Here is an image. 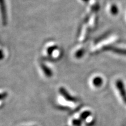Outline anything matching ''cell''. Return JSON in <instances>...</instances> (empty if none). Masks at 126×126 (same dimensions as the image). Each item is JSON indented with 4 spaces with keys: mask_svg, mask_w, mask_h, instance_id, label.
I'll return each instance as SVG.
<instances>
[{
    "mask_svg": "<svg viewBox=\"0 0 126 126\" xmlns=\"http://www.w3.org/2000/svg\"><path fill=\"white\" fill-rule=\"evenodd\" d=\"M105 50H111V51L114 52V53H117V54H119L126 55V49H122V48H116V47H114L109 46V47H105Z\"/></svg>",
    "mask_w": 126,
    "mask_h": 126,
    "instance_id": "3",
    "label": "cell"
},
{
    "mask_svg": "<svg viewBox=\"0 0 126 126\" xmlns=\"http://www.w3.org/2000/svg\"><path fill=\"white\" fill-rule=\"evenodd\" d=\"M3 57H4V55H3L2 51H1V50H0V60L2 59Z\"/></svg>",
    "mask_w": 126,
    "mask_h": 126,
    "instance_id": "12",
    "label": "cell"
},
{
    "mask_svg": "<svg viewBox=\"0 0 126 126\" xmlns=\"http://www.w3.org/2000/svg\"><path fill=\"white\" fill-rule=\"evenodd\" d=\"M91 114V111H84V112H83L82 113L81 115V119H82V120H85L86 119V118H88L89 117V116Z\"/></svg>",
    "mask_w": 126,
    "mask_h": 126,
    "instance_id": "7",
    "label": "cell"
},
{
    "mask_svg": "<svg viewBox=\"0 0 126 126\" xmlns=\"http://www.w3.org/2000/svg\"><path fill=\"white\" fill-rule=\"evenodd\" d=\"M110 12L113 15H117L118 13V8L117 6H116L115 5H113L110 8Z\"/></svg>",
    "mask_w": 126,
    "mask_h": 126,
    "instance_id": "8",
    "label": "cell"
},
{
    "mask_svg": "<svg viewBox=\"0 0 126 126\" xmlns=\"http://www.w3.org/2000/svg\"><path fill=\"white\" fill-rule=\"evenodd\" d=\"M116 85L119 91L120 94L122 97L123 100L126 104V91L124 88L123 82L121 80H118L116 81Z\"/></svg>",
    "mask_w": 126,
    "mask_h": 126,
    "instance_id": "1",
    "label": "cell"
},
{
    "mask_svg": "<svg viewBox=\"0 0 126 126\" xmlns=\"http://www.w3.org/2000/svg\"><path fill=\"white\" fill-rule=\"evenodd\" d=\"M102 82H103V80L100 77H97L94 78L92 81L93 85L96 87H99L102 85Z\"/></svg>",
    "mask_w": 126,
    "mask_h": 126,
    "instance_id": "5",
    "label": "cell"
},
{
    "mask_svg": "<svg viewBox=\"0 0 126 126\" xmlns=\"http://www.w3.org/2000/svg\"><path fill=\"white\" fill-rule=\"evenodd\" d=\"M60 92L61 93L63 96L65 97L66 100H69V101L71 102H74L76 100L75 99H74V97H72L70 94H69L68 93L67 91H66V90H65L63 88H60Z\"/></svg>",
    "mask_w": 126,
    "mask_h": 126,
    "instance_id": "4",
    "label": "cell"
},
{
    "mask_svg": "<svg viewBox=\"0 0 126 126\" xmlns=\"http://www.w3.org/2000/svg\"><path fill=\"white\" fill-rule=\"evenodd\" d=\"M82 123L81 122V119L80 120H77V119H75L72 121V124L74 126H81Z\"/></svg>",
    "mask_w": 126,
    "mask_h": 126,
    "instance_id": "9",
    "label": "cell"
},
{
    "mask_svg": "<svg viewBox=\"0 0 126 126\" xmlns=\"http://www.w3.org/2000/svg\"><path fill=\"white\" fill-rule=\"evenodd\" d=\"M83 53V51L82 50H78L76 53V57L78 58H80L81 57H82V56Z\"/></svg>",
    "mask_w": 126,
    "mask_h": 126,
    "instance_id": "10",
    "label": "cell"
},
{
    "mask_svg": "<svg viewBox=\"0 0 126 126\" xmlns=\"http://www.w3.org/2000/svg\"><path fill=\"white\" fill-rule=\"evenodd\" d=\"M41 67H42V68L43 70V71L47 77H50L52 76V72L48 67L45 66V65H44V64H42Z\"/></svg>",
    "mask_w": 126,
    "mask_h": 126,
    "instance_id": "6",
    "label": "cell"
},
{
    "mask_svg": "<svg viewBox=\"0 0 126 126\" xmlns=\"http://www.w3.org/2000/svg\"><path fill=\"white\" fill-rule=\"evenodd\" d=\"M0 11H1L3 24L6 25L7 20V16L5 7V3L4 0H0Z\"/></svg>",
    "mask_w": 126,
    "mask_h": 126,
    "instance_id": "2",
    "label": "cell"
},
{
    "mask_svg": "<svg viewBox=\"0 0 126 126\" xmlns=\"http://www.w3.org/2000/svg\"><path fill=\"white\" fill-rule=\"evenodd\" d=\"M7 96V93L5 92V93H2V94H0V100H2V99H5Z\"/></svg>",
    "mask_w": 126,
    "mask_h": 126,
    "instance_id": "11",
    "label": "cell"
}]
</instances>
